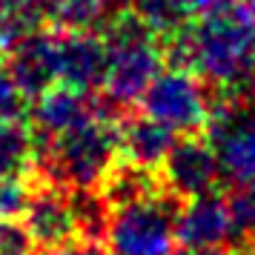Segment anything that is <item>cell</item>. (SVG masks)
<instances>
[{
  "label": "cell",
  "mask_w": 255,
  "mask_h": 255,
  "mask_svg": "<svg viewBox=\"0 0 255 255\" xmlns=\"http://www.w3.org/2000/svg\"><path fill=\"white\" fill-rule=\"evenodd\" d=\"M218 155L224 184L255 178V98L221 95L204 132Z\"/></svg>",
  "instance_id": "8992f818"
},
{
  "label": "cell",
  "mask_w": 255,
  "mask_h": 255,
  "mask_svg": "<svg viewBox=\"0 0 255 255\" xmlns=\"http://www.w3.org/2000/svg\"><path fill=\"white\" fill-rule=\"evenodd\" d=\"M23 227L35 241V253L55 250L60 244L81 238L75 207H72V192L32 169V195L23 212Z\"/></svg>",
  "instance_id": "ba28073f"
},
{
  "label": "cell",
  "mask_w": 255,
  "mask_h": 255,
  "mask_svg": "<svg viewBox=\"0 0 255 255\" xmlns=\"http://www.w3.org/2000/svg\"><path fill=\"white\" fill-rule=\"evenodd\" d=\"M0 255H17V253H6V250H0Z\"/></svg>",
  "instance_id": "7402d4cb"
},
{
  "label": "cell",
  "mask_w": 255,
  "mask_h": 255,
  "mask_svg": "<svg viewBox=\"0 0 255 255\" xmlns=\"http://www.w3.org/2000/svg\"><path fill=\"white\" fill-rule=\"evenodd\" d=\"M224 195L232 215V241H255V178L241 184H227Z\"/></svg>",
  "instance_id": "5bb4252c"
},
{
  "label": "cell",
  "mask_w": 255,
  "mask_h": 255,
  "mask_svg": "<svg viewBox=\"0 0 255 255\" xmlns=\"http://www.w3.org/2000/svg\"><path fill=\"white\" fill-rule=\"evenodd\" d=\"M6 66L32 101L58 83V32L35 29L6 49Z\"/></svg>",
  "instance_id": "9c48e42d"
},
{
  "label": "cell",
  "mask_w": 255,
  "mask_h": 255,
  "mask_svg": "<svg viewBox=\"0 0 255 255\" xmlns=\"http://www.w3.org/2000/svg\"><path fill=\"white\" fill-rule=\"evenodd\" d=\"M32 195V169L20 175H0V221H23Z\"/></svg>",
  "instance_id": "9a60e30c"
},
{
  "label": "cell",
  "mask_w": 255,
  "mask_h": 255,
  "mask_svg": "<svg viewBox=\"0 0 255 255\" xmlns=\"http://www.w3.org/2000/svg\"><path fill=\"white\" fill-rule=\"evenodd\" d=\"M32 169V129L29 121H0V175Z\"/></svg>",
  "instance_id": "4fadbf2b"
},
{
  "label": "cell",
  "mask_w": 255,
  "mask_h": 255,
  "mask_svg": "<svg viewBox=\"0 0 255 255\" xmlns=\"http://www.w3.org/2000/svg\"><path fill=\"white\" fill-rule=\"evenodd\" d=\"M101 37L106 49L101 95L118 112L127 115L129 109L138 106L152 78L166 66L163 37L149 29L132 9L106 17Z\"/></svg>",
  "instance_id": "3957f363"
},
{
  "label": "cell",
  "mask_w": 255,
  "mask_h": 255,
  "mask_svg": "<svg viewBox=\"0 0 255 255\" xmlns=\"http://www.w3.org/2000/svg\"><path fill=\"white\" fill-rule=\"evenodd\" d=\"M238 3H244V6H250V9H255V0H238Z\"/></svg>",
  "instance_id": "44dd1931"
},
{
  "label": "cell",
  "mask_w": 255,
  "mask_h": 255,
  "mask_svg": "<svg viewBox=\"0 0 255 255\" xmlns=\"http://www.w3.org/2000/svg\"><path fill=\"white\" fill-rule=\"evenodd\" d=\"M172 255H238L232 247H204V250H186V247H178Z\"/></svg>",
  "instance_id": "ac0fdd59"
},
{
  "label": "cell",
  "mask_w": 255,
  "mask_h": 255,
  "mask_svg": "<svg viewBox=\"0 0 255 255\" xmlns=\"http://www.w3.org/2000/svg\"><path fill=\"white\" fill-rule=\"evenodd\" d=\"M29 115V98L17 86L6 60H0V121H20Z\"/></svg>",
  "instance_id": "2e32d148"
},
{
  "label": "cell",
  "mask_w": 255,
  "mask_h": 255,
  "mask_svg": "<svg viewBox=\"0 0 255 255\" xmlns=\"http://www.w3.org/2000/svg\"><path fill=\"white\" fill-rule=\"evenodd\" d=\"M104 66V37L95 29H58V83L81 92H98Z\"/></svg>",
  "instance_id": "8fae6325"
},
{
  "label": "cell",
  "mask_w": 255,
  "mask_h": 255,
  "mask_svg": "<svg viewBox=\"0 0 255 255\" xmlns=\"http://www.w3.org/2000/svg\"><path fill=\"white\" fill-rule=\"evenodd\" d=\"M121 118L124 112H118L101 95L98 112L37 146L32 169L66 189L98 186L121 149Z\"/></svg>",
  "instance_id": "7a4b0ae2"
},
{
  "label": "cell",
  "mask_w": 255,
  "mask_h": 255,
  "mask_svg": "<svg viewBox=\"0 0 255 255\" xmlns=\"http://www.w3.org/2000/svg\"><path fill=\"white\" fill-rule=\"evenodd\" d=\"M158 175H161L163 186L184 204L227 186L218 155L207 135H178L172 149L166 152Z\"/></svg>",
  "instance_id": "52a82bcc"
},
{
  "label": "cell",
  "mask_w": 255,
  "mask_h": 255,
  "mask_svg": "<svg viewBox=\"0 0 255 255\" xmlns=\"http://www.w3.org/2000/svg\"><path fill=\"white\" fill-rule=\"evenodd\" d=\"M255 40V9L238 0H215L189 23L163 35L166 66H184L224 95Z\"/></svg>",
  "instance_id": "6da1fadb"
},
{
  "label": "cell",
  "mask_w": 255,
  "mask_h": 255,
  "mask_svg": "<svg viewBox=\"0 0 255 255\" xmlns=\"http://www.w3.org/2000/svg\"><path fill=\"white\" fill-rule=\"evenodd\" d=\"M232 241V215L224 189L198 195L186 201L175 221V244L186 250L204 247H230Z\"/></svg>",
  "instance_id": "30bf717a"
},
{
  "label": "cell",
  "mask_w": 255,
  "mask_h": 255,
  "mask_svg": "<svg viewBox=\"0 0 255 255\" xmlns=\"http://www.w3.org/2000/svg\"><path fill=\"white\" fill-rule=\"evenodd\" d=\"M26 3H43V0H0V9H6V6H26Z\"/></svg>",
  "instance_id": "d6986e66"
},
{
  "label": "cell",
  "mask_w": 255,
  "mask_h": 255,
  "mask_svg": "<svg viewBox=\"0 0 255 255\" xmlns=\"http://www.w3.org/2000/svg\"><path fill=\"white\" fill-rule=\"evenodd\" d=\"M184 207L166 186L109 209L106 244L115 255H172L175 221Z\"/></svg>",
  "instance_id": "277c9868"
},
{
  "label": "cell",
  "mask_w": 255,
  "mask_h": 255,
  "mask_svg": "<svg viewBox=\"0 0 255 255\" xmlns=\"http://www.w3.org/2000/svg\"><path fill=\"white\" fill-rule=\"evenodd\" d=\"M35 255H115L106 241H92V238H75L69 244H60L55 250H37Z\"/></svg>",
  "instance_id": "e0dca14e"
},
{
  "label": "cell",
  "mask_w": 255,
  "mask_h": 255,
  "mask_svg": "<svg viewBox=\"0 0 255 255\" xmlns=\"http://www.w3.org/2000/svg\"><path fill=\"white\" fill-rule=\"evenodd\" d=\"M89 3H95V6H101V9H106V12H109V9H112L115 3H121V0H89Z\"/></svg>",
  "instance_id": "ffe728a7"
},
{
  "label": "cell",
  "mask_w": 255,
  "mask_h": 255,
  "mask_svg": "<svg viewBox=\"0 0 255 255\" xmlns=\"http://www.w3.org/2000/svg\"><path fill=\"white\" fill-rule=\"evenodd\" d=\"M218 98L221 95L198 72L163 66L140 95L138 109L172 129L175 135H204Z\"/></svg>",
  "instance_id": "5b68a950"
},
{
  "label": "cell",
  "mask_w": 255,
  "mask_h": 255,
  "mask_svg": "<svg viewBox=\"0 0 255 255\" xmlns=\"http://www.w3.org/2000/svg\"><path fill=\"white\" fill-rule=\"evenodd\" d=\"M172 129H166L158 124L155 118H149L140 109H129L121 118V149L118 158L135 163V166H146V169H161L166 152L175 143Z\"/></svg>",
  "instance_id": "7c38bea8"
}]
</instances>
